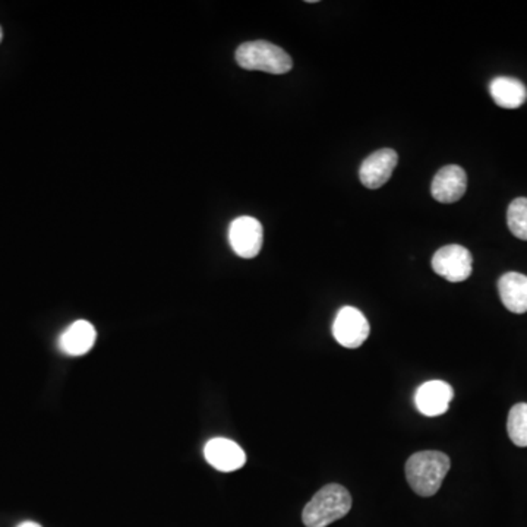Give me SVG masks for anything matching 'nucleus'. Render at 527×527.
I'll return each mask as SVG.
<instances>
[{"label":"nucleus","mask_w":527,"mask_h":527,"mask_svg":"<svg viewBox=\"0 0 527 527\" xmlns=\"http://www.w3.org/2000/svg\"><path fill=\"white\" fill-rule=\"evenodd\" d=\"M451 468L450 457L441 451H419L409 457L406 479L411 490L421 497H432L441 488Z\"/></svg>","instance_id":"nucleus-1"},{"label":"nucleus","mask_w":527,"mask_h":527,"mask_svg":"<svg viewBox=\"0 0 527 527\" xmlns=\"http://www.w3.org/2000/svg\"><path fill=\"white\" fill-rule=\"evenodd\" d=\"M351 509V495L344 486L329 483L305 505L302 512L303 524L307 527H327L343 519Z\"/></svg>","instance_id":"nucleus-2"},{"label":"nucleus","mask_w":527,"mask_h":527,"mask_svg":"<svg viewBox=\"0 0 527 527\" xmlns=\"http://www.w3.org/2000/svg\"><path fill=\"white\" fill-rule=\"evenodd\" d=\"M236 62L247 71H262L283 76L293 67L292 57L273 43L248 42L236 50Z\"/></svg>","instance_id":"nucleus-3"},{"label":"nucleus","mask_w":527,"mask_h":527,"mask_svg":"<svg viewBox=\"0 0 527 527\" xmlns=\"http://www.w3.org/2000/svg\"><path fill=\"white\" fill-rule=\"evenodd\" d=\"M370 322L358 308L343 307L333 322V336L346 349H358L370 336Z\"/></svg>","instance_id":"nucleus-4"},{"label":"nucleus","mask_w":527,"mask_h":527,"mask_svg":"<svg viewBox=\"0 0 527 527\" xmlns=\"http://www.w3.org/2000/svg\"><path fill=\"white\" fill-rule=\"evenodd\" d=\"M228 242L240 258H255L261 252L264 242L261 223L249 216L235 218L228 228Z\"/></svg>","instance_id":"nucleus-5"},{"label":"nucleus","mask_w":527,"mask_h":527,"mask_svg":"<svg viewBox=\"0 0 527 527\" xmlns=\"http://www.w3.org/2000/svg\"><path fill=\"white\" fill-rule=\"evenodd\" d=\"M471 254L461 245H447L432 257V269L451 283L468 280L471 274Z\"/></svg>","instance_id":"nucleus-6"},{"label":"nucleus","mask_w":527,"mask_h":527,"mask_svg":"<svg viewBox=\"0 0 527 527\" xmlns=\"http://www.w3.org/2000/svg\"><path fill=\"white\" fill-rule=\"evenodd\" d=\"M454 399V390L449 382L432 380L421 385L415 393V404L422 415L428 418L444 415Z\"/></svg>","instance_id":"nucleus-7"},{"label":"nucleus","mask_w":527,"mask_h":527,"mask_svg":"<svg viewBox=\"0 0 527 527\" xmlns=\"http://www.w3.org/2000/svg\"><path fill=\"white\" fill-rule=\"evenodd\" d=\"M399 163V156L391 148H382L370 154L360 166V177L363 187L378 189L389 182Z\"/></svg>","instance_id":"nucleus-8"},{"label":"nucleus","mask_w":527,"mask_h":527,"mask_svg":"<svg viewBox=\"0 0 527 527\" xmlns=\"http://www.w3.org/2000/svg\"><path fill=\"white\" fill-rule=\"evenodd\" d=\"M204 456L214 469L235 471L247 463V454L239 444L228 438H213L204 447Z\"/></svg>","instance_id":"nucleus-9"},{"label":"nucleus","mask_w":527,"mask_h":527,"mask_svg":"<svg viewBox=\"0 0 527 527\" xmlns=\"http://www.w3.org/2000/svg\"><path fill=\"white\" fill-rule=\"evenodd\" d=\"M468 187V176L461 166H445L435 175L431 194L441 204H452L463 197Z\"/></svg>","instance_id":"nucleus-10"},{"label":"nucleus","mask_w":527,"mask_h":527,"mask_svg":"<svg viewBox=\"0 0 527 527\" xmlns=\"http://www.w3.org/2000/svg\"><path fill=\"white\" fill-rule=\"evenodd\" d=\"M97 331L91 322L79 319L65 329L59 339L60 350L65 355L83 356L93 349Z\"/></svg>","instance_id":"nucleus-11"},{"label":"nucleus","mask_w":527,"mask_h":527,"mask_svg":"<svg viewBox=\"0 0 527 527\" xmlns=\"http://www.w3.org/2000/svg\"><path fill=\"white\" fill-rule=\"evenodd\" d=\"M498 293L504 305L512 314L527 312V276L520 273H505L498 280Z\"/></svg>","instance_id":"nucleus-12"},{"label":"nucleus","mask_w":527,"mask_h":527,"mask_svg":"<svg viewBox=\"0 0 527 527\" xmlns=\"http://www.w3.org/2000/svg\"><path fill=\"white\" fill-rule=\"evenodd\" d=\"M490 94L495 105L502 109H519L527 100V88L520 79L497 76L490 84Z\"/></svg>","instance_id":"nucleus-13"},{"label":"nucleus","mask_w":527,"mask_h":527,"mask_svg":"<svg viewBox=\"0 0 527 527\" xmlns=\"http://www.w3.org/2000/svg\"><path fill=\"white\" fill-rule=\"evenodd\" d=\"M507 432L512 444L527 447V403L512 406L507 419Z\"/></svg>","instance_id":"nucleus-14"},{"label":"nucleus","mask_w":527,"mask_h":527,"mask_svg":"<svg viewBox=\"0 0 527 527\" xmlns=\"http://www.w3.org/2000/svg\"><path fill=\"white\" fill-rule=\"evenodd\" d=\"M507 225L517 239L527 240V198H516L510 204Z\"/></svg>","instance_id":"nucleus-15"},{"label":"nucleus","mask_w":527,"mask_h":527,"mask_svg":"<svg viewBox=\"0 0 527 527\" xmlns=\"http://www.w3.org/2000/svg\"><path fill=\"white\" fill-rule=\"evenodd\" d=\"M18 527H42L40 524L35 523V522H24V523L19 524Z\"/></svg>","instance_id":"nucleus-16"},{"label":"nucleus","mask_w":527,"mask_h":527,"mask_svg":"<svg viewBox=\"0 0 527 527\" xmlns=\"http://www.w3.org/2000/svg\"><path fill=\"white\" fill-rule=\"evenodd\" d=\"M2 38H4V33H2V28H0V42H2Z\"/></svg>","instance_id":"nucleus-17"}]
</instances>
